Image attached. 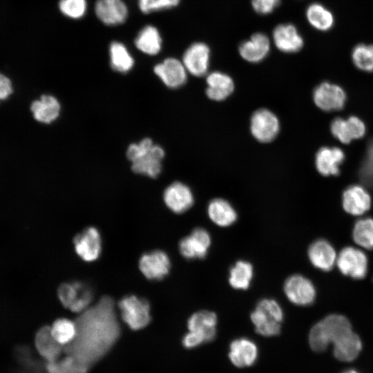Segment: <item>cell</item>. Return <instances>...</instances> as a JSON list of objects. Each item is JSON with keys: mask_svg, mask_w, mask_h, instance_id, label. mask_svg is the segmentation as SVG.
<instances>
[{"mask_svg": "<svg viewBox=\"0 0 373 373\" xmlns=\"http://www.w3.org/2000/svg\"><path fill=\"white\" fill-rule=\"evenodd\" d=\"M352 237L359 246L367 249H373V219L364 218L358 220L353 227Z\"/></svg>", "mask_w": 373, "mask_h": 373, "instance_id": "cell-36", "label": "cell"}, {"mask_svg": "<svg viewBox=\"0 0 373 373\" xmlns=\"http://www.w3.org/2000/svg\"><path fill=\"white\" fill-rule=\"evenodd\" d=\"M333 136L343 144L363 137L365 133V125L358 117L350 116L347 119L337 117L330 124Z\"/></svg>", "mask_w": 373, "mask_h": 373, "instance_id": "cell-15", "label": "cell"}, {"mask_svg": "<svg viewBox=\"0 0 373 373\" xmlns=\"http://www.w3.org/2000/svg\"><path fill=\"white\" fill-rule=\"evenodd\" d=\"M35 347L39 354L48 362L59 359L64 346L60 345L52 336L50 327L44 326L36 333Z\"/></svg>", "mask_w": 373, "mask_h": 373, "instance_id": "cell-27", "label": "cell"}, {"mask_svg": "<svg viewBox=\"0 0 373 373\" xmlns=\"http://www.w3.org/2000/svg\"><path fill=\"white\" fill-rule=\"evenodd\" d=\"M283 316V309L277 301L264 298L258 303L251 314V320L258 334L264 336H273L280 333Z\"/></svg>", "mask_w": 373, "mask_h": 373, "instance_id": "cell-4", "label": "cell"}, {"mask_svg": "<svg viewBox=\"0 0 373 373\" xmlns=\"http://www.w3.org/2000/svg\"><path fill=\"white\" fill-rule=\"evenodd\" d=\"M206 82L207 96L214 101L224 100L234 90V82L232 78L220 71H214L208 74Z\"/></svg>", "mask_w": 373, "mask_h": 373, "instance_id": "cell-26", "label": "cell"}, {"mask_svg": "<svg viewBox=\"0 0 373 373\" xmlns=\"http://www.w3.org/2000/svg\"><path fill=\"white\" fill-rule=\"evenodd\" d=\"M210 55V48L207 44L195 42L186 48L182 61L187 73L195 77H202L207 73Z\"/></svg>", "mask_w": 373, "mask_h": 373, "instance_id": "cell-11", "label": "cell"}, {"mask_svg": "<svg viewBox=\"0 0 373 373\" xmlns=\"http://www.w3.org/2000/svg\"><path fill=\"white\" fill-rule=\"evenodd\" d=\"M163 198L167 207L176 213L187 211L193 205L194 201L190 188L180 182L170 184L165 189Z\"/></svg>", "mask_w": 373, "mask_h": 373, "instance_id": "cell-18", "label": "cell"}, {"mask_svg": "<svg viewBox=\"0 0 373 373\" xmlns=\"http://www.w3.org/2000/svg\"><path fill=\"white\" fill-rule=\"evenodd\" d=\"M207 213L211 220L220 227H229L237 220V213L231 204L222 198L212 200Z\"/></svg>", "mask_w": 373, "mask_h": 373, "instance_id": "cell-30", "label": "cell"}, {"mask_svg": "<svg viewBox=\"0 0 373 373\" xmlns=\"http://www.w3.org/2000/svg\"><path fill=\"white\" fill-rule=\"evenodd\" d=\"M154 73L171 88L182 86L187 78V70L182 61L173 57L165 59L154 67Z\"/></svg>", "mask_w": 373, "mask_h": 373, "instance_id": "cell-16", "label": "cell"}, {"mask_svg": "<svg viewBox=\"0 0 373 373\" xmlns=\"http://www.w3.org/2000/svg\"><path fill=\"white\" fill-rule=\"evenodd\" d=\"M95 11L105 24L115 26L123 23L128 15V9L122 0H97Z\"/></svg>", "mask_w": 373, "mask_h": 373, "instance_id": "cell-24", "label": "cell"}, {"mask_svg": "<svg viewBox=\"0 0 373 373\" xmlns=\"http://www.w3.org/2000/svg\"><path fill=\"white\" fill-rule=\"evenodd\" d=\"M345 160V153L338 147L324 146L321 148L315 156V166L322 175H337L340 166Z\"/></svg>", "mask_w": 373, "mask_h": 373, "instance_id": "cell-21", "label": "cell"}, {"mask_svg": "<svg viewBox=\"0 0 373 373\" xmlns=\"http://www.w3.org/2000/svg\"><path fill=\"white\" fill-rule=\"evenodd\" d=\"M334 345V356L341 361H352L359 354L362 343L359 336L353 331L343 336Z\"/></svg>", "mask_w": 373, "mask_h": 373, "instance_id": "cell-29", "label": "cell"}, {"mask_svg": "<svg viewBox=\"0 0 373 373\" xmlns=\"http://www.w3.org/2000/svg\"><path fill=\"white\" fill-rule=\"evenodd\" d=\"M126 156L132 162L133 171L156 178L161 172L164 151L160 146L153 144L151 139L144 138L137 144H131Z\"/></svg>", "mask_w": 373, "mask_h": 373, "instance_id": "cell-2", "label": "cell"}, {"mask_svg": "<svg viewBox=\"0 0 373 373\" xmlns=\"http://www.w3.org/2000/svg\"><path fill=\"white\" fill-rule=\"evenodd\" d=\"M229 357L231 362L238 367L251 366L258 357L257 345L249 338H237L230 344Z\"/></svg>", "mask_w": 373, "mask_h": 373, "instance_id": "cell-22", "label": "cell"}, {"mask_svg": "<svg viewBox=\"0 0 373 373\" xmlns=\"http://www.w3.org/2000/svg\"><path fill=\"white\" fill-rule=\"evenodd\" d=\"M210 245L211 236L209 232L198 227L180 241L179 250L186 259H202L207 256Z\"/></svg>", "mask_w": 373, "mask_h": 373, "instance_id": "cell-12", "label": "cell"}, {"mask_svg": "<svg viewBox=\"0 0 373 373\" xmlns=\"http://www.w3.org/2000/svg\"><path fill=\"white\" fill-rule=\"evenodd\" d=\"M180 0H138L141 11L145 14L171 8L178 5Z\"/></svg>", "mask_w": 373, "mask_h": 373, "instance_id": "cell-40", "label": "cell"}, {"mask_svg": "<svg viewBox=\"0 0 373 373\" xmlns=\"http://www.w3.org/2000/svg\"><path fill=\"white\" fill-rule=\"evenodd\" d=\"M280 0H251L254 10L259 15H266L272 12L280 4Z\"/></svg>", "mask_w": 373, "mask_h": 373, "instance_id": "cell-42", "label": "cell"}, {"mask_svg": "<svg viewBox=\"0 0 373 373\" xmlns=\"http://www.w3.org/2000/svg\"><path fill=\"white\" fill-rule=\"evenodd\" d=\"M352 331L349 320L341 314H331L316 323L309 334V343L315 352L325 350L343 336Z\"/></svg>", "mask_w": 373, "mask_h": 373, "instance_id": "cell-3", "label": "cell"}, {"mask_svg": "<svg viewBox=\"0 0 373 373\" xmlns=\"http://www.w3.org/2000/svg\"><path fill=\"white\" fill-rule=\"evenodd\" d=\"M308 258L311 263L322 271H330L336 261L333 246L326 240L318 239L313 242L308 249Z\"/></svg>", "mask_w": 373, "mask_h": 373, "instance_id": "cell-23", "label": "cell"}, {"mask_svg": "<svg viewBox=\"0 0 373 373\" xmlns=\"http://www.w3.org/2000/svg\"><path fill=\"white\" fill-rule=\"evenodd\" d=\"M73 243L76 253L85 261H93L100 255L101 237L98 230L93 227H89L77 234Z\"/></svg>", "mask_w": 373, "mask_h": 373, "instance_id": "cell-14", "label": "cell"}, {"mask_svg": "<svg viewBox=\"0 0 373 373\" xmlns=\"http://www.w3.org/2000/svg\"><path fill=\"white\" fill-rule=\"evenodd\" d=\"M270 46L269 39L265 34L256 32L249 39L240 44L238 51L241 57L245 61L250 63H258L268 55Z\"/></svg>", "mask_w": 373, "mask_h": 373, "instance_id": "cell-20", "label": "cell"}, {"mask_svg": "<svg viewBox=\"0 0 373 373\" xmlns=\"http://www.w3.org/2000/svg\"><path fill=\"white\" fill-rule=\"evenodd\" d=\"M216 324L217 316L214 312L201 310L190 316L187 327L189 332L197 333L203 338L205 342H209L216 337Z\"/></svg>", "mask_w": 373, "mask_h": 373, "instance_id": "cell-25", "label": "cell"}, {"mask_svg": "<svg viewBox=\"0 0 373 373\" xmlns=\"http://www.w3.org/2000/svg\"><path fill=\"white\" fill-rule=\"evenodd\" d=\"M50 330L54 338L64 347L73 341L77 332L75 322L64 318L57 319Z\"/></svg>", "mask_w": 373, "mask_h": 373, "instance_id": "cell-37", "label": "cell"}, {"mask_svg": "<svg viewBox=\"0 0 373 373\" xmlns=\"http://www.w3.org/2000/svg\"><path fill=\"white\" fill-rule=\"evenodd\" d=\"M250 131L253 137L258 142H270L279 133V119L271 111L266 108L258 109L251 117Z\"/></svg>", "mask_w": 373, "mask_h": 373, "instance_id": "cell-7", "label": "cell"}, {"mask_svg": "<svg viewBox=\"0 0 373 373\" xmlns=\"http://www.w3.org/2000/svg\"><path fill=\"white\" fill-rule=\"evenodd\" d=\"M170 267L168 255L161 250L146 253L141 256L139 261L141 272L149 280H162L169 274Z\"/></svg>", "mask_w": 373, "mask_h": 373, "instance_id": "cell-13", "label": "cell"}, {"mask_svg": "<svg viewBox=\"0 0 373 373\" xmlns=\"http://www.w3.org/2000/svg\"><path fill=\"white\" fill-rule=\"evenodd\" d=\"M60 11L66 17L79 19L84 16L86 10V0H60Z\"/></svg>", "mask_w": 373, "mask_h": 373, "instance_id": "cell-39", "label": "cell"}, {"mask_svg": "<svg viewBox=\"0 0 373 373\" xmlns=\"http://www.w3.org/2000/svg\"><path fill=\"white\" fill-rule=\"evenodd\" d=\"M343 373H358V372L354 370H349L345 371Z\"/></svg>", "mask_w": 373, "mask_h": 373, "instance_id": "cell-45", "label": "cell"}, {"mask_svg": "<svg viewBox=\"0 0 373 373\" xmlns=\"http://www.w3.org/2000/svg\"><path fill=\"white\" fill-rule=\"evenodd\" d=\"M306 17L312 27L321 31L329 30L334 22L332 13L318 3H313L307 7Z\"/></svg>", "mask_w": 373, "mask_h": 373, "instance_id": "cell-32", "label": "cell"}, {"mask_svg": "<svg viewBox=\"0 0 373 373\" xmlns=\"http://www.w3.org/2000/svg\"><path fill=\"white\" fill-rule=\"evenodd\" d=\"M162 37L157 29L153 26L143 28L135 38L136 47L142 52L154 55L157 54L162 48Z\"/></svg>", "mask_w": 373, "mask_h": 373, "instance_id": "cell-31", "label": "cell"}, {"mask_svg": "<svg viewBox=\"0 0 373 373\" xmlns=\"http://www.w3.org/2000/svg\"><path fill=\"white\" fill-rule=\"evenodd\" d=\"M109 52L111 64L114 70L126 73L133 66L134 60L123 44L113 41L110 45Z\"/></svg>", "mask_w": 373, "mask_h": 373, "instance_id": "cell-34", "label": "cell"}, {"mask_svg": "<svg viewBox=\"0 0 373 373\" xmlns=\"http://www.w3.org/2000/svg\"><path fill=\"white\" fill-rule=\"evenodd\" d=\"M371 196L362 186L355 184L346 188L342 195L344 210L353 216H361L371 207Z\"/></svg>", "mask_w": 373, "mask_h": 373, "instance_id": "cell-19", "label": "cell"}, {"mask_svg": "<svg viewBox=\"0 0 373 373\" xmlns=\"http://www.w3.org/2000/svg\"><path fill=\"white\" fill-rule=\"evenodd\" d=\"M75 322L76 336L64 347V352L90 367L109 351L119 336L114 300L108 296L102 297L79 313Z\"/></svg>", "mask_w": 373, "mask_h": 373, "instance_id": "cell-1", "label": "cell"}, {"mask_svg": "<svg viewBox=\"0 0 373 373\" xmlns=\"http://www.w3.org/2000/svg\"><path fill=\"white\" fill-rule=\"evenodd\" d=\"M361 179L373 186V141L369 145L366 158L361 169Z\"/></svg>", "mask_w": 373, "mask_h": 373, "instance_id": "cell-41", "label": "cell"}, {"mask_svg": "<svg viewBox=\"0 0 373 373\" xmlns=\"http://www.w3.org/2000/svg\"><path fill=\"white\" fill-rule=\"evenodd\" d=\"M336 264L343 275L354 279H362L367 273L368 260L366 255L361 249L353 247H346L341 251L336 258Z\"/></svg>", "mask_w": 373, "mask_h": 373, "instance_id": "cell-8", "label": "cell"}, {"mask_svg": "<svg viewBox=\"0 0 373 373\" xmlns=\"http://www.w3.org/2000/svg\"><path fill=\"white\" fill-rule=\"evenodd\" d=\"M253 277V267L245 260H238L231 267L229 282L236 289H247Z\"/></svg>", "mask_w": 373, "mask_h": 373, "instance_id": "cell-33", "label": "cell"}, {"mask_svg": "<svg viewBox=\"0 0 373 373\" xmlns=\"http://www.w3.org/2000/svg\"><path fill=\"white\" fill-rule=\"evenodd\" d=\"M284 291L290 302L300 306L312 304L316 296L312 281L300 274H294L287 278L284 284Z\"/></svg>", "mask_w": 373, "mask_h": 373, "instance_id": "cell-9", "label": "cell"}, {"mask_svg": "<svg viewBox=\"0 0 373 373\" xmlns=\"http://www.w3.org/2000/svg\"><path fill=\"white\" fill-rule=\"evenodd\" d=\"M204 342L201 336L193 332H189L182 338V345L186 348H193Z\"/></svg>", "mask_w": 373, "mask_h": 373, "instance_id": "cell-44", "label": "cell"}, {"mask_svg": "<svg viewBox=\"0 0 373 373\" xmlns=\"http://www.w3.org/2000/svg\"><path fill=\"white\" fill-rule=\"evenodd\" d=\"M57 294L66 308L79 314L90 307L93 298L92 287L81 281L62 283L58 288Z\"/></svg>", "mask_w": 373, "mask_h": 373, "instance_id": "cell-5", "label": "cell"}, {"mask_svg": "<svg viewBox=\"0 0 373 373\" xmlns=\"http://www.w3.org/2000/svg\"><path fill=\"white\" fill-rule=\"evenodd\" d=\"M30 110L37 121L50 124L58 117L60 104L53 96L44 95L32 102Z\"/></svg>", "mask_w": 373, "mask_h": 373, "instance_id": "cell-28", "label": "cell"}, {"mask_svg": "<svg viewBox=\"0 0 373 373\" xmlns=\"http://www.w3.org/2000/svg\"><path fill=\"white\" fill-rule=\"evenodd\" d=\"M13 93L11 80L0 73V102L7 99Z\"/></svg>", "mask_w": 373, "mask_h": 373, "instance_id": "cell-43", "label": "cell"}, {"mask_svg": "<svg viewBox=\"0 0 373 373\" xmlns=\"http://www.w3.org/2000/svg\"><path fill=\"white\" fill-rule=\"evenodd\" d=\"M88 368V366L67 354L62 359L47 361L45 366L47 373H86Z\"/></svg>", "mask_w": 373, "mask_h": 373, "instance_id": "cell-35", "label": "cell"}, {"mask_svg": "<svg viewBox=\"0 0 373 373\" xmlns=\"http://www.w3.org/2000/svg\"><path fill=\"white\" fill-rule=\"evenodd\" d=\"M313 99L316 106L322 111H340L345 106L346 93L340 86L323 82L314 90Z\"/></svg>", "mask_w": 373, "mask_h": 373, "instance_id": "cell-10", "label": "cell"}, {"mask_svg": "<svg viewBox=\"0 0 373 373\" xmlns=\"http://www.w3.org/2000/svg\"><path fill=\"white\" fill-rule=\"evenodd\" d=\"M118 307L122 320L133 330L145 327L151 321L150 305L144 298L126 296L119 300Z\"/></svg>", "mask_w": 373, "mask_h": 373, "instance_id": "cell-6", "label": "cell"}, {"mask_svg": "<svg viewBox=\"0 0 373 373\" xmlns=\"http://www.w3.org/2000/svg\"><path fill=\"white\" fill-rule=\"evenodd\" d=\"M352 59L356 68L365 72H373V44H360L352 52Z\"/></svg>", "mask_w": 373, "mask_h": 373, "instance_id": "cell-38", "label": "cell"}, {"mask_svg": "<svg viewBox=\"0 0 373 373\" xmlns=\"http://www.w3.org/2000/svg\"><path fill=\"white\" fill-rule=\"evenodd\" d=\"M272 36L276 47L285 53L296 52L304 45L302 36L291 23L278 24L274 29Z\"/></svg>", "mask_w": 373, "mask_h": 373, "instance_id": "cell-17", "label": "cell"}]
</instances>
